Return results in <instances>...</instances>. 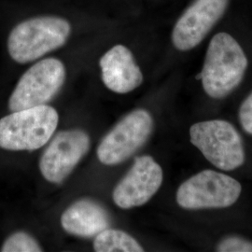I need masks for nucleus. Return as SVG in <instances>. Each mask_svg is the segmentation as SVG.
<instances>
[{"label": "nucleus", "mask_w": 252, "mask_h": 252, "mask_svg": "<svg viewBox=\"0 0 252 252\" xmlns=\"http://www.w3.org/2000/svg\"><path fill=\"white\" fill-rule=\"evenodd\" d=\"M43 250L36 239L25 232L10 234L2 245V252H40Z\"/></svg>", "instance_id": "obj_14"}, {"label": "nucleus", "mask_w": 252, "mask_h": 252, "mask_svg": "<svg viewBox=\"0 0 252 252\" xmlns=\"http://www.w3.org/2000/svg\"><path fill=\"white\" fill-rule=\"evenodd\" d=\"M217 252H252V241L236 235L227 236L218 244Z\"/></svg>", "instance_id": "obj_15"}, {"label": "nucleus", "mask_w": 252, "mask_h": 252, "mask_svg": "<svg viewBox=\"0 0 252 252\" xmlns=\"http://www.w3.org/2000/svg\"><path fill=\"white\" fill-rule=\"evenodd\" d=\"M94 251L96 252H142L143 247L124 231L108 228L95 235Z\"/></svg>", "instance_id": "obj_13"}, {"label": "nucleus", "mask_w": 252, "mask_h": 252, "mask_svg": "<svg viewBox=\"0 0 252 252\" xmlns=\"http://www.w3.org/2000/svg\"><path fill=\"white\" fill-rule=\"evenodd\" d=\"M229 0H195L181 15L172 33V42L181 52L199 45L225 12Z\"/></svg>", "instance_id": "obj_10"}, {"label": "nucleus", "mask_w": 252, "mask_h": 252, "mask_svg": "<svg viewBox=\"0 0 252 252\" xmlns=\"http://www.w3.org/2000/svg\"><path fill=\"white\" fill-rule=\"evenodd\" d=\"M65 67L56 58H47L33 64L19 80L9 99L11 112L46 105L61 90Z\"/></svg>", "instance_id": "obj_6"}, {"label": "nucleus", "mask_w": 252, "mask_h": 252, "mask_svg": "<svg viewBox=\"0 0 252 252\" xmlns=\"http://www.w3.org/2000/svg\"><path fill=\"white\" fill-rule=\"evenodd\" d=\"M71 32L69 23L55 16H41L20 23L9 33L8 52L19 63H27L65 44Z\"/></svg>", "instance_id": "obj_2"}, {"label": "nucleus", "mask_w": 252, "mask_h": 252, "mask_svg": "<svg viewBox=\"0 0 252 252\" xmlns=\"http://www.w3.org/2000/svg\"><path fill=\"white\" fill-rule=\"evenodd\" d=\"M111 218L99 203L89 198L74 202L61 216V225L68 234L80 237H94L109 228Z\"/></svg>", "instance_id": "obj_12"}, {"label": "nucleus", "mask_w": 252, "mask_h": 252, "mask_svg": "<svg viewBox=\"0 0 252 252\" xmlns=\"http://www.w3.org/2000/svg\"><path fill=\"white\" fill-rule=\"evenodd\" d=\"M248 67L243 49L227 33H218L207 48L201 79L207 95L221 99L237 88Z\"/></svg>", "instance_id": "obj_1"}, {"label": "nucleus", "mask_w": 252, "mask_h": 252, "mask_svg": "<svg viewBox=\"0 0 252 252\" xmlns=\"http://www.w3.org/2000/svg\"><path fill=\"white\" fill-rule=\"evenodd\" d=\"M90 137L82 130L58 133L39 160V170L47 181L59 184L75 169L90 150Z\"/></svg>", "instance_id": "obj_8"}, {"label": "nucleus", "mask_w": 252, "mask_h": 252, "mask_svg": "<svg viewBox=\"0 0 252 252\" xmlns=\"http://www.w3.org/2000/svg\"><path fill=\"white\" fill-rule=\"evenodd\" d=\"M162 180V167L153 157H136L130 170L113 189V202L122 209L144 206L161 188Z\"/></svg>", "instance_id": "obj_9"}, {"label": "nucleus", "mask_w": 252, "mask_h": 252, "mask_svg": "<svg viewBox=\"0 0 252 252\" xmlns=\"http://www.w3.org/2000/svg\"><path fill=\"white\" fill-rule=\"evenodd\" d=\"M102 81L116 94H128L143 82V74L131 51L124 45L112 47L100 59Z\"/></svg>", "instance_id": "obj_11"}, {"label": "nucleus", "mask_w": 252, "mask_h": 252, "mask_svg": "<svg viewBox=\"0 0 252 252\" xmlns=\"http://www.w3.org/2000/svg\"><path fill=\"white\" fill-rule=\"evenodd\" d=\"M242 186L234 178L214 170H204L185 180L177 190L176 200L187 210L226 208L237 202Z\"/></svg>", "instance_id": "obj_5"}, {"label": "nucleus", "mask_w": 252, "mask_h": 252, "mask_svg": "<svg viewBox=\"0 0 252 252\" xmlns=\"http://www.w3.org/2000/svg\"><path fill=\"white\" fill-rule=\"evenodd\" d=\"M238 116L244 131L252 135V93L241 104Z\"/></svg>", "instance_id": "obj_16"}, {"label": "nucleus", "mask_w": 252, "mask_h": 252, "mask_svg": "<svg viewBox=\"0 0 252 252\" xmlns=\"http://www.w3.org/2000/svg\"><path fill=\"white\" fill-rule=\"evenodd\" d=\"M59 115L48 105L13 111L0 119V148L11 152L36 151L49 142Z\"/></svg>", "instance_id": "obj_3"}, {"label": "nucleus", "mask_w": 252, "mask_h": 252, "mask_svg": "<svg viewBox=\"0 0 252 252\" xmlns=\"http://www.w3.org/2000/svg\"><path fill=\"white\" fill-rule=\"evenodd\" d=\"M190 142L208 162L223 171H233L246 160L243 140L232 124L211 120L194 124L189 128Z\"/></svg>", "instance_id": "obj_4"}, {"label": "nucleus", "mask_w": 252, "mask_h": 252, "mask_svg": "<svg viewBox=\"0 0 252 252\" xmlns=\"http://www.w3.org/2000/svg\"><path fill=\"white\" fill-rule=\"evenodd\" d=\"M153 119L146 109L127 114L100 142L96 154L105 165L125 162L148 141L153 131Z\"/></svg>", "instance_id": "obj_7"}]
</instances>
